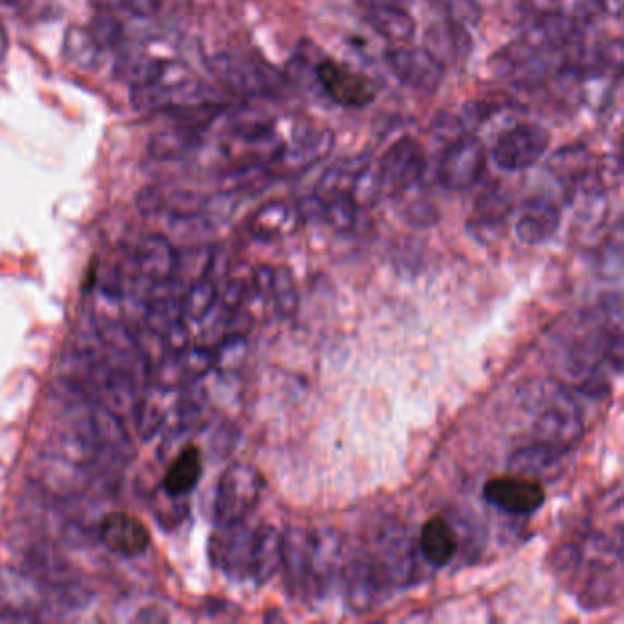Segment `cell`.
<instances>
[{"label":"cell","instance_id":"obj_13","mask_svg":"<svg viewBox=\"0 0 624 624\" xmlns=\"http://www.w3.org/2000/svg\"><path fill=\"white\" fill-rule=\"evenodd\" d=\"M344 539L332 527L309 531V573L316 597L322 596L343 572Z\"/></svg>","mask_w":624,"mask_h":624},{"label":"cell","instance_id":"obj_30","mask_svg":"<svg viewBox=\"0 0 624 624\" xmlns=\"http://www.w3.org/2000/svg\"><path fill=\"white\" fill-rule=\"evenodd\" d=\"M101 48L98 42L94 40L93 35L88 28H79V26H72L69 32L64 34L63 42V58L66 63L72 64L74 69L96 70L101 58Z\"/></svg>","mask_w":624,"mask_h":624},{"label":"cell","instance_id":"obj_9","mask_svg":"<svg viewBox=\"0 0 624 624\" xmlns=\"http://www.w3.org/2000/svg\"><path fill=\"white\" fill-rule=\"evenodd\" d=\"M550 147V132L545 126L524 123L500 136L494 145V163L504 171H526L546 155Z\"/></svg>","mask_w":624,"mask_h":624},{"label":"cell","instance_id":"obj_11","mask_svg":"<svg viewBox=\"0 0 624 624\" xmlns=\"http://www.w3.org/2000/svg\"><path fill=\"white\" fill-rule=\"evenodd\" d=\"M317 83L322 93L332 99L333 103L350 109H359L372 103L376 98L372 83L363 74H357L348 66L339 64L332 59H325L316 64Z\"/></svg>","mask_w":624,"mask_h":624},{"label":"cell","instance_id":"obj_44","mask_svg":"<svg viewBox=\"0 0 624 624\" xmlns=\"http://www.w3.org/2000/svg\"><path fill=\"white\" fill-rule=\"evenodd\" d=\"M90 2L98 12H112L115 8L121 7V0H90Z\"/></svg>","mask_w":624,"mask_h":624},{"label":"cell","instance_id":"obj_15","mask_svg":"<svg viewBox=\"0 0 624 624\" xmlns=\"http://www.w3.org/2000/svg\"><path fill=\"white\" fill-rule=\"evenodd\" d=\"M282 572L287 590L293 597L311 599L316 597L311 573H309V531L292 527L284 533L282 545Z\"/></svg>","mask_w":624,"mask_h":624},{"label":"cell","instance_id":"obj_40","mask_svg":"<svg viewBox=\"0 0 624 624\" xmlns=\"http://www.w3.org/2000/svg\"><path fill=\"white\" fill-rule=\"evenodd\" d=\"M405 218H407L408 224L425 228V225L436 224L438 212H436V207L429 201H414L413 206L407 207Z\"/></svg>","mask_w":624,"mask_h":624},{"label":"cell","instance_id":"obj_10","mask_svg":"<svg viewBox=\"0 0 624 624\" xmlns=\"http://www.w3.org/2000/svg\"><path fill=\"white\" fill-rule=\"evenodd\" d=\"M484 499L504 513L526 516L537 513L545 505L546 489L540 480L510 473L487 480Z\"/></svg>","mask_w":624,"mask_h":624},{"label":"cell","instance_id":"obj_27","mask_svg":"<svg viewBox=\"0 0 624 624\" xmlns=\"http://www.w3.org/2000/svg\"><path fill=\"white\" fill-rule=\"evenodd\" d=\"M367 23L383 39L392 45H405L416 34V21L403 7H387L370 10L365 15Z\"/></svg>","mask_w":624,"mask_h":624},{"label":"cell","instance_id":"obj_46","mask_svg":"<svg viewBox=\"0 0 624 624\" xmlns=\"http://www.w3.org/2000/svg\"><path fill=\"white\" fill-rule=\"evenodd\" d=\"M19 0H0V4L2 7H13V4H17Z\"/></svg>","mask_w":624,"mask_h":624},{"label":"cell","instance_id":"obj_37","mask_svg":"<svg viewBox=\"0 0 624 624\" xmlns=\"http://www.w3.org/2000/svg\"><path fill=\"white\" fill-rule=\"evenodd\" d=\"M430 7L436 8L443 19L454 23L478 24L481 19V8L478 0H429Z\"/></svg>","mask_w":624,"mask_h":624},{"label":"cell","instance_id":"obj_20","mask_svg":"<svg viewBox=\"0 0 624 624\" xmlns=\"http://www.w3.org/2000/svg\"><path fill=\"white\" fill-rule=\"evenodd\" d=\"M561 225V212L551 201L533 198L522 207L516 220V238L526 246H539L550 241Z\"/></svg>","mask_w":624,"mask_h":624},{"label":"cell","instance_id":"obj_43","mask_svg":"<svg viewBox=\"0 0 624 624\" xmlns=\"http://www.w3.org/2000/svg\"><path fill=\"white\" fill-rule=\"evenodd\" d=\"M365 12L378 10V8L401 7V0H355Z\"/></svg>","mask_w":624,"mask_h":624},{"label":"cell","instance_id":"obj_3","mask_svg":"<svg viewBox=\"0 0 624 624\" xmlns=\"http://www.w3.org/2000/svg\"><path fill=\"white\" fill-rule=\"evenodd\" d=\"M207 66L222 85L249 98L276 96L284 85V79L276 70L241 53H217L209 58Z\"/></svg>","mask_w":624,"mask_h":624},{"label":"cell","instance_id":"obj_6","mask_svg":"<svg viewBox=\"0 0 624 624\" xmlns=\"http://www.w3.org/2000/svg\"><path fill=\"white\" fill-rule=\"evenodd\" d=\"M486 171V149L473 134L449 142L438 167L440 184L449 191L473 189Z\"/></svg>","mask_w":624,"mask_h":624},{"label":"cell","instance_id":"obj_31","mask_svg":"<svg viewBox=\"0 0 624 624\" xmlns=\"http://www.w3.org/2000/svg\"><path fill=\"white\" fill-rule=\"evenodd\" d=\"M218 303L217 282L206 277L191 284L180 301V314L185 322L206 321Z\"/></svg>","mask_w":624,"mask_h":624},{"label":"cell","instance_id":"obj_5","mask_svg":"<svg viewBox=\"0 0 624 624\" xmlns=\"http://www.w3.org/2000/svg\"><path fill=\"white\" fill-rule=\"evenodd\" d=\"M427 171V156L414 138L395 142L379 161V191L384 195H401L421 182Z\"/></svg>","mask_w":624,"mask_h":624},{"label":"cell","instance_id":"obj_32","mask_svg":"<svg viewBox=\"0 0 624 624\" xmlns=\"http://www.w3.org/2000/svg\"><path fill=\"white\" fill-rule=\"evenodd\" d=\"M511 196L502 185H489L476 200V217L480 224H504L505 218L510 217Z\"/></svg>","mask_w":624,"mask_h":624},{"label":"cell","instance_id":"obj_7","mask_svg":"<svg viewBox=\"0 0 624 624\" xmlns=\"http://www.w3.org/2000/svg\"><path fill=\"white\" fill-rule=\"evenodd\" d=\"M374 570L387 588H403L413 578L414 551L408 535L401 526L384 527L367 553Z\"/></svg>","mask_w":624,"mask_h":624},{"label":"cell","instance_id":"obj_19","mask_svg":"<svg viewBox=\"0 0 624 624\" xmlns=\"http://www.w3.org/2000/svg\"><path fill=\"white\" fill-rule=\"evenodd\" d=\"M460 550L458 531L448 516L435 515L419 531L418 551L432 567H445Z\"/></svg>","mask_w":624,"mask_h":624},{"label":"cell","instance_id":"obj_42","mask_svg":"<svg viewBox=\"0 0 624 624\" xmlns=\"http://www.w3.org/2000/svg\"><path fill=\"white\" fill-rule=\"evenodd\" d=\"M121 7L136 17L149 19L160 12L161 2L160 0H121Z\"/></svg>","mask_w":624,"mask_h":624},{"label":"cell","instance_id":"obj_25","mask_svg":"<svg viewBox=\"0 0 624 624\" xmlns=\"http://www.w3.org/2000/svg\"><path fill=\"white\" fill-rule=\"evenodd\" d=\"M282 545L284 535L277 527H257L255 550H253L252 578L260 585L268 583L282 566Z\"/></svg>","mask_w":624,"mask_h":624},{"label":"cell","instance_id":"obj_12","mask_svg":"<svg viewBox=\"0 0 624 624\" xmlns=\"http://www.w3.org/2000/svg\"><path fill=\"white\" fill-rule=\"evenodd\" d=\"M333 147V134L330 131L304 132L298 134L292 145H284L276 158L266 167L273 178L295 176L317 161L327 158Z\"/></svg>","mask_w":624,"mask_h":624},{"label":"cell","instance_id":"obj_16","mask_svg":"<svg viewBox=\"0 0 624 624\" xmlns=\"http://www.w3.org/2000/svg\"><path fill=\"white\" fill-rule=\"evenodd\" d=\"M99 537L110 551L129 559L144 555L150 545L149 529L144 522L123 511L105 516L99 526Z\"/></svg>","mask_w":624,"mask_h":624},{"label":"cell","instance_id":"obj_39","mask_svg":"<svg viewBox=\"0 0 624 624\" xmlns=\"http://www.w3.org/2000/svg\"><path fill=\"white\" fill-rule=\"evenodd\" d=\"M176 359L187 378H204L215 368V355L207 346H195V348L187 346Z\"/></svg>","mask_w":624,"mask_h":624},{"label":"cell","instance_id":"obj_4","mask_svg":"<svg viewBox=\"0 0 624 624\" xmlns=\"http://www.w3.org/2000/svg\"><path fill=\"white\" fill-rule=\"evenodd\" d=\"M255 533L257 527L247 526L246 521L218 526L209 540L212 566L236 580L252 578Z\"/></svg>","mask_w":624,"mask_h":624},{"label":"cell","instance_id":"obj_14","mask_svg":"<svg viewBox=\"0 0 624 624\" xmlns=\"http://www.w3.org/2000/svg\"><path fill=\"white\" fill-rule=\"evenodd\" d=\"M524 42L537 52H559L580 47L583 26L578 19L566 17L562 13H542L529 24Z\"/></svg>","mask_w":624,"mask_h":624},{"label":"cell","instance_id":"obj_8","mask_svg":"<svg viewBox=\"0 0 624 624\" xmlns=\"http://www.w3.org/2000/svg\"><path fill=\"white\" fill-rule=\"evenodd\" d=\"M384 61L401 85L416 93L435 94L445 79L448 69L424 47L395 45L384 53Z\"/></svg>","mask_w":624,"mask_h":624},{"label":"cell","instance_id":"obj_22","mask_svg":"<svg viewBox=\"0 0 624 624\" xmlns=\"http://www.w3.org/2000/svg\"><path fill=\"white\" fill-rule=\"evenodd\" d=\"M184 397L174 389H155L142 395L134 411L136 430L142 438H150L166 425L171 414L184 405Z\"/></svg>","mask_w":624,"mask_h":624},{"label":"cell","instance_id":"obj_24","mask_svg":"<svg viewBox=\"0 0 624 624\" xmlns=\"http://www.w3.org/2000/svg\"><path fill=\"white\" fill-rule=\"evenodd\" d=\"M42 602L39 588L34 578L15 572V570H0V608L2 612L34 613Z\"/></svg>","mask_w":624,"mask_h":624},{"label":"cell","instance_id":"obj_26","mask_svg":"<svg viewBox=\"0 0 624 624\" xmlns=\"http://www.w3.org/2000/svg\"><path fill=\"white\" fill-rule=\"evenodd\" d=\"M201 470H204V465H201L200 451L193 445L184 449L163 476V491L167 497L182 499L185 494H189L198 486Z\"/></svg>","mask_w":624,"mask_h":624},{"label":"cell","instance_id":"obj_33","mask_svg":"<svg viewBox=\"0 0 624 624\" xmlns=\"http://www.w3.org/2000/svg\"><path fill=\"white\" fill-rule=\"evenodd\" d=\"M321 198L325 201L322 222H327L338 231H350L354 228L359 207L352 200L350 193H338V195L321 196Z\"/></svg>","mask_w":624,"mask_h":624},{"label":"cell","instance_id":"obj_1","mask_svg":"<svg viewBox=\"0 0 624 624\" xmlns=\"http://www.w3.org/2000/svg\"><path fill=\"white\" fill-rule=\"evenodd\" d=\"M535 390V441L566 453L583 436V418L577 403L555 381L540 383Z\"/></svg>","mask_w":624,"mask_h":624},{"label":"cell","instance_id":"obj_2","mask_svg":"<svg viewBox=\"0 0 624 624\" xmlns=\"http://www.w3.org/2000/svg\"><path fill=\"white\" fill-rule=\"evenodd\" d=\"M262 475L253 465H230L218 480L215 497L217 526L247 521L262 497Z\"/></svg>","mask_w":624,"mask_h":624},{"label":"cell","instance_id":"obj_17","mask_svg":"<svg viewBox=\"0 0 624 624\" xmlns=\"http://www.w3.org/2000/svg\"><path fill=\"white\" fill-rule=\"evenodd\" d=\"M178 252L166 236L150 235L134 253V271L150 286H169L176 271Z\"/></svg>","mask_w":624,"mask_h":624},{"label":"cell","instance_id":"obj_18","mask_svg":"<svg viewBox=\"0 0 624 624\" xmlns=\"http://www.w3.org/2000/svg\"><path fill=\"white\" fill-rule=\"evenodd\" d=\"M425 50H429L445 69L449 64L465 63L473 52V37L464 24L441 19L430 24L424 37Z\"/></svg>","mask_w":624,"mask_h":624},{"label":"cell","instance_id":"obj_41","mask_svg":"<svg viewBox=\"0 0 624 624\" xmlns=\"http://www.w3.org/2000/svg\"><path fill=\"white\" fill-rule=\"evenodd\" d=\"M138 209L144 215H156L166 209V195L160 187H145L138 195Z\"/></svg>","mask_w":624,"mask_h":624},{"label":"cell","instance_id":"obj_21","mask_svg":"<svg viewBox=\"0 0 624 624\" xmlns=\"http://www.w3.org/2000/svg\"><path fill=\"white\" fill-rule=\"evenodd\" d=\"M201 129L187 125V123H176V125L156 132L149 139L147 152L156 161H180L200 149Z\"/></svg>","mask_w":624,"mask_h":624},{"label":"cell","instance_id":"obj_28","mask_svg":"<svg viewBox=\"0 0 624 624\" xmlns=\"http://www.w3.org/2000/svg\"><path fill=\"white\" fill-rule=\"evenodd\" d=\"M561 451L548 448L545 443L535 441L529 448L516 451L510 458V470L515 475L529 476L540 480L542 476L553 475L561 464Z\"/></svg>","mask_w":624,"mask_h":624},{"label":"cell","instance_id":"obj_29","mask_svg":"<svg viewBox=\"0 0 624 624\" xmlns=\"http://www.w3.org/2000/svg\"><path fill=\"white\" fill-rule=\"evenodd\" d=\"M166 63L167 61L150 58L147 53L129 50V52L121 53L115 61L114 74L118 79L123 81L131 88L132 86L149 85V83H158L161 79Z\"/></svg>","mask_w":624,"mask_h":624},{"label":"cell","instance_id":"obj_38","mask_svg":"<svg viewBox=\"0 0 624 624\" xmlns=\"http://www.w3.org/2000/svg\"><path fill=\"white\" fill-rule=\"evenodd\" d=\"M246 339L244 335H230L224 338L222 343L218 344L217 350H212L215 355V368L222 372H231L241 367L246 359Z\"/></svg>","mask_w":624,"mask_h":624},{"label":"cell","instance_id":"obj_45","mask_svg":"<svg viewBox=\"0 0 624 624\" xmlns=\"http://www.w3.org/2000/svg\"><path fill=\"white\" fill-rule=\"evenodd\" d=\"M8 48H10V40H8V34L4 28L0 26V63L7 59Z\"/></svg>","mask_w":624,"mask_h":624},{"label":"cell","instance_id":"obj_36","mask_svg":"<svg viewBox=\"0 0 624 624\" xmlns=\"http://www.w3.org/2000/svg\"><path fill=\"white\" fill-rule=\"evenodd\" d=\"M88 32L93 35L94 40L98 42L101 50H114L123 45L125 32L120 21L112 15V12H99L94 17L93 24L88 26Z\"/></svg>","mask_w":624,"mask_h":624},{"label":"cell","instance_id":"obj_34","mask_svg":"<svg viewBox=\"0 0 624 624\" xmlns=\"http://www.w3.org/2000/svg\"><path fill=\"white\" fill-rule=\"evenodd\" d=\"M271 301L276 309L284 319L295 316L298 309V292L292 271L281 266L273 268V286H271Z\"/></svg>","mask_w":624,"mask_h":624},{"label":"cell","instance_id":"obj_35","mask_svg":"<svg viewBox=\"0 0 624 624\" xmlns=\"http://www.w3.org/2000/svg\"><path fill=\"white\" fill-rule=\"evenodd\" d=\"M132 107L138 112H160L174 105L171 86L163 83H149V85L132 86Z\"/></svg>","mask_w":624,"mask_h":624},{"label":"cell","instance_id":"obj_23","mask_svg":"<svg viewBox=\"0 0 624 624\" xmlns=\"http://www.w3.org/2000/svg\"><path fill=\"white\" fill-rule=\"evenodd\" d=\"M301 222L297 207L281 200L268 201L249 220V233L260 241H276L292 235Z\"/></svg>","mask_w":624,"mask_h":624}]
</instances>
